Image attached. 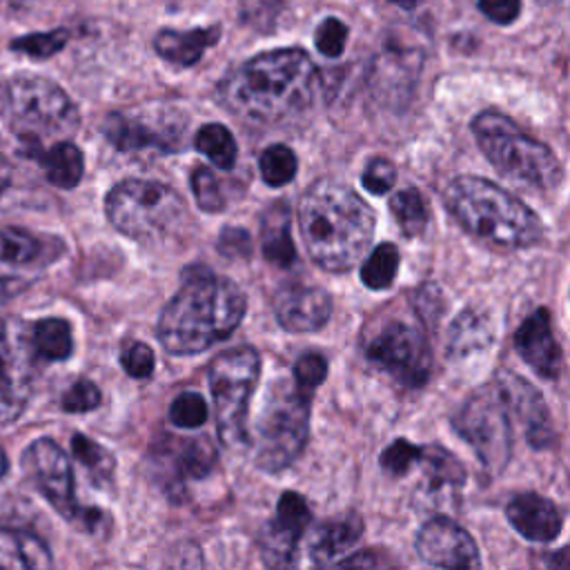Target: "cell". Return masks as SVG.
Here are the masks:
<instances>
[{
    "label": "cell",
    "instance_id": "cell-8",
    "mask_svg": "<svg viewBox=\"0 0 570 570\" xmlns=\"http://www.w3.org/2000/svg\"><path fill=\"white\" fill-rule=\"evenodd\" d=\"M105 212L122 236L138 243H160L187 220V203L176 189L140 178L116 183L105 198Z\"/></svg>",
    "mask_w": 570,
    "mask_h": 570
},
{
    "label": "cell",
    "instance_id": "cell-37",
    "mask_svg": "<svg viewBox=\"0 0 570 570\" xmlns=\"http://www.w3.org/2000/svg\"><path fill=\"white\" fill-rule=\"evenodd\" d=\"M207 421V403L198 392H183L169 405V423L194 430Z\"/></svg>",
    "mask_w": 570,
    "mask_h": 570
},
{
    "label": "cell",
    "instance_id": "cell-44",
    "mask_svg": "<svg viewBox=\"0 0 570 570\" xmlns=\"http://www.w3.org/2000/svg\"><path fill=\"white\" fill-rule=\"evenodd\" d=\"M125 372L134 379H147L151 376L154 367H156V358H154V352L147 343H131L125 352H122V358H120Z\"/></svg>",
    "mask_w": 570,
    "mask_h": 570
},
{
    "label": "cell",
    "instance_id": "cell-18",
    "mask_svg": "<svg viewBox=\"0 0 570 570\" xmlns=\"http://www.w3.org/2000/svg\"><path fill=\"white\" fill-rule=\"evenodd\" d=\"M274 314L283 330L307 334L321 330L332 316V298L323 287L283 285L274 294Z\"/></svg>",
    "mask_w": 570,
    "mask_h": 570
},
{
    "label": "cell",
    "instance_id": "cell-42",
    "mask_svg": "<svg viewBox=\"0 0 570 570\" xmlns=\"http://www.w3.org/2000/svg\"><path fill=\"white\" fill-rule=\"evenodd\" d=\"M100 401H102V396H100L98 385L87 379H80L62 394L60 403H62L65 412H89V410H96L100 405Z\"/></svg>",
    "mask_w": 570,
    "mask_h": 570
},
{
    "label": "cell",
    "instance_id": "cell-10",
    "mask_svg": "<svg viewBox=\"0 0 570 570\" xmlns=\"http://www.w3.org/2000/svg\"><path fill=\"white\" fill-rule=\"evenodd\" d=\"M452 425L472 448L488 474H499L512 459V412L494 379L474 390L456 410Z\"/></svg>",
    "mask_w": 570,
    "mask_h": 570
},
{
    "label": "cell",
    "instance_id": "cell-40",
    "mask_svg": "<svg viewBox=\"0 0 570 570\" xmlns=\"http://www.w3.org/2000/svg\"><path fill=\"white\" fill-rule=\"evenodd\" d=\"M327 376V361L323 354L318 352H307L303 354L296 363H294V372H292V381L294 385L305 392V394H314V390L325 381Z\"/></svg>",
    "mask_w": 570,
    "mask_h": 570
},
{
    "label": "cell",
    "instance_id": "cell-24",
    "mask_svg": "<svg viewBox=\"0 0 570 570\" xmlns=\"http://www.w3.org/2000/svg\"><path fill=\"white\" fill-rule=\"evenodd\" d=\"M363 534V521L358 514L330 519L318 525L316 537L309 543V557L316 566L336 563Z\"/></svg>",
    "mask_w": 570,
    "mask_h": 570
},
{
    "label": "cell",
    "instance_id": "cell-31",
    "mask_svg": "<svg viewBox=\"0 0 570 570\" xmlns=\"http://www.w3.org/2000/svg\"><path fill=\"white\" fill-rule=\"evenodd\" d=\"M196 151L212 160L218 169H232L236 163V140L232 131L220 122H207L196 131L194 138Z\"/></svg>",
    "mask_w": 570,
    "mask_h": 570
},
{
    "label": "cell",
    "instance_id": "cell-39",
    "mask_svg": "<svg viewBox=\"0 0 570 570\" xmlns=\"http://www.w3.org/2000/svg\"><path fill=\"white\" fill-rule=\"evenodd\" d=\"M67 38H69V31H65V29H56V31H47V33H31V36L16 38L11 42V49L27 53L31 58H49L67 45Z\"/></svg>",
    "mask_w": 570,
    "mask_h": 570
},
{
    "label": "cell",
    "instance_id": "cell-43",
    "mask_svg": "<svg viewBox=\"0 0 570 570\" xmlns=\"http://www.w3.org/2000/svg\"><path fill=\"white\" fill-rule=\"evenodd\" d=\"M394 178H396V169H394L392 160L376 156L363 169L361 183L370 194H387L394 185Z\"/></svg>",
    "mask_w": 570,
    "mask_h": 570
},
{
    "label": "cell",
    "instance_id": "cell-48",
    "mask_svg": "<svg viewBox=\"0 0 570 570\" xmlns=\"http://www.w3.org/2000/svg\"><path fill=\"white\" fill-rule=\"evenodd\" d=\"M7 470H9V461H7V454H4V450L0 445V479L7 474Z\"/></svg>",
    "mask_w": 570,
    "mask_h": 570
},
{
    "label": "cell",
    "instance_id": "cell-5",
    "mask_svg": "<svg viewBox=\"0 0 570 570\" xmlns=\"http://www.w3.org/2000/svg\"><path fill=\"white\" fill-rule=\"evenodd\" d=\"M0 105L7 127L27 145L29 156L42 149V140L71 136L80 125L73 100L42 76L18 73L4 80Z\"/></svg>",
    "mask_w": 570,
    "mask_h": 570
},
{
    "label": "cell",
    "instance_id": "cell-7",
    "mask_svg": "<svg viewBox=\"0 0 570 570\" xmlns=\"http://www.w3.org/2000/svg\"><path fill=\"white\" fill-rule=\"evenodd\" d=\"M309 401L294 381L276 379L254 421L247 441L254 463L265 472L289 468L305 450L309 434Z\"/></svg>",
    "mask_w": 570,
    "mask_h": 570
},
{
    "label": "cell",
    "instance_id": "cell-19",
    "mask_svg": "<svg viewBox=\"0 0 570 570\" xmlns=\"http://www.w3.org/2000/svg\"><path fill=\"white\" fill-rule=\"evenodd\" d=\"M514 350L543 379L561 374L563 354L552 332V318L546 307H537L514 332Z\"/></svg>",
    "mask_w": 570,
    "mask_h": 570
},
{
    "label": "cell",
    "instance_id": "cell-32",
    "mask_svg": "<svg viewBox=\"0 0 570 570\" xmlns=\"http://www.w3.org/2000/svg\"><path fill=\"white\" fill-rule=\"evenodd\" d=\"M399 249L392 243L376 245L361 265V281L370 289H387L399 272Z\"/></svg>",
    "mask_w": 570,
    "mask_h": 570
},
{
    "label": "cell",
    "instance_id": "cell-27",
    "mask_svg": "<svg viewBox=\"0 0 570 570\" xmlns=\"http://www.w3.org/2000/svg\"><path fill=\"white\" fill-rule=\"evenodd\" d=\"M51 554L33 532L0 528V568H49Z\"/></svg>",
    "mask_w": 570,
    "mask_h": 570
},
{
    "label": "cell",
    "instance_id": "cell-49",
    "mask_svg": "<svg viewBox=\"0 0 570 570\" xmlns=\"http://www.w3.org/2000/svg\"><path fill=\"white\" fill-rule=\"evenodd\" d=\"M387 2H392V4H396L401 9H414L419 0H387Z\"/></svg>",
    "mask_w": 570,
    "mask_h": 570
},
{
    "label": "cell",
    "instance_id": "cell-25",
    "mask_svg": "<svg viewBox=\"0 0 570 570\" xmlns=\"http://www.w3.org/2000/svg\"><path fill=\"white\" fill-rule=\"evenodd\" d=\"M492 341H494V325L490 316L479 307H468L450 325L448 356L452 361L465 358L472 352L490 347Z\"/></svg>",
    "mask_w": 570,
    "mask_h": 570
},
{
    "label": "cell",
    "instance_id": "cell-3",
    "mask_svg": "<svg viewBox=\"0 0 570 570\" xmlns=\"http://www.w3.org/2000/svg\"><path fill=\"white\" fill-rule=\"evenodd\" d=\"M298 225L309 258L327 272H347L374 236L372 207L345 183L314 180L298 200Z\"/></svg>",
    "mask_w": 570,
    "mask_h": 570
},
{
    "label": "cell",
    "instance_id": "cell-41",
    "mask_svg": "<svg viewBox=\"0 0 570 570\" xmlns=\"http://www.w3.org/2000/svg\"><path fill=\"white\" fill-rule=\"evenodd\" d=\"M316 49L327 58H338L347 42V27L338 18H325L314 33Z\"/></svg>",
    "mask_w": 570,
    "mask_h": 570
},
{
    "label": "cell",
    "instance_id": "cell-22",
    "mask_svg": "<svg viewBox=\"0 0 570 570\" xmlns=\"http://www.w3.org/2000/svg\"><path fill=\"white\" fill-rule=\"evenodd\" d=\"M105 138L118 149V151H145V149H158V151H171L176 149V138L169 134V129L156 131L147 120L131 118L122 114H111L102 125Z\"/></svg>",
    "mask_w": 570,
    "mask_h": 570
},
{
    "label": "cell",
    "instance_id": "cell-36",
    "mask_svg": "<svg viewBox=\"0 0 570 570\" xmlns=\"http://www.w3.org/2000/svg\"><path fill=\"white\" fill-rule=\"evenodd\" d=\"M196 205L207 212V214H216L225 209V196L220 189L218 178L214 176V171L205 165H198L191 169V178H189Z\"/></svg>",
    "mask_w": 570,
    "mask_h": 570
},
{
    "label": "cell",
    "instance_id": "cell-12",
    "mask_svg": "<svg viewBox=\"0 0 570 570\" xmlns=\"http://www.w3.org/2000/svg\"><path fill=\"white\" fill-rule=\"evenodd\" d=\"M365 356L405 387H421L430 379L432 354L425 332L401 318L387 321L365 345Z\"/></svg>",
    "mask_w": 570,
    "mask_h": 570
},
{
    "label": "cell",
    "instance_id": "cell-28",
    "mask_svg": "<svg viewBox=\"0 0 570 570\" xmlns=\"http://www.w3.org/2000/svg\"><path fill=\"white\" fill-rule=\"evenodd\" d=\"M36 156L47 174V180L60 189H73L85 174L82 151L69 140H60L49 149H40Z\"/></svg>",
    "mask_w": 570,
    "mask_h": 570
},
{
    "label": "cell",
    "instance_id": "cell-34",
    "mask_svg": "<svg viewBox=\"0 0 570 570\" xmlns=\"http://www.w3.org/2000/svg\"><path fill=\"white\" fill-rule=\"evenodd\" d=\"M71 452L73 456L85 465V470L91 474L96 483H109L114 476V456L94 439L85 434H73L71 436Z\"/></svg>",
    "mask_w": 570,
    "mask_h": 570
},
{
    "label": "cell",
    "instance_id": "cell-15",
    "mask_svg": "<svg viewBox=\"0 0 570 570\" xmlns=\"http://www.w3.org/2000/svg\"><path fill=\"white\" fill-rule=\"evenodd\" d=\"M414 546L419 557L436 568L465 570L481 566L479 548L472 534L448 517L428 519L419 528Z\"/></svg>",
    "mask_w": 570,
    "mask_h": 570
},
{
    "label": "cell",
    "instance_id": "cell-14",
    "mask_svg": "<svg viewBox=\"0 0 570 570\" xmlns=\"http://www.w3.org/2000/svg\"><path fill=\"white\" fill-rule=\"evenodd\" d=\"M51 261V247L29 229H0V296H16L29 287Z\"/></svg>",
    "mask_w": 570,
    "mask_h": 570
},
{
    "label": "cell",
    "instance_id": "cell-4",
    "mask_svg": "<svg viewBox=\"0 0 570 570\" xmlns=\"http://www.w3.org/2000/svg\"><path fill=\"white\" fill-rule=\"evenodd\" d=\"M441 200L452 218L488 247L521 249L543 238L537 212L488 178L456 176L443 187Z\"/></svg>",
    "mask_w": 570,
    "mask_h": 570
},
{
    "label": "cell",
    "instance_id": "cell-21",
    "mask_svg": "<svg viewBox=\"0 0 570 570\" xmlns=\"http://www.w3.org/2000/svg\"><path fill=\"white\" fill-rule=\"evenodd\" d=\"M165 443L156 448L158 461L169 463L171 476L183 483L185 479H203L214 470L216 450L207 436H191V439H174L163 436Z\"/></svg>",
    "mask_w": 570,
    "mask_h": 570
},
{
    "label": "cell",
    "instance_id": "cell-17",
    "mask_svg": "<svg viewBox=\"0 0 570 570\" xmlns=\"http://www.w3.org/2000/svg\"><path fill=\"white\" fill-rule=\"evenodd\" d=\"M494 383L499 385L512 416L521 421L525 441L537 450L548 448L554 439V423L541 392L510 370H497Z\"/></svg>",
    "mask_w": 570,
    "mask_h": 570
},
{
    "label": "cell",
    "instance_id": "cell-9",
    "mask_svg": "<svg viewBox=\"0 0 570 570\" xmlns=\"http://www.w3.org/2000/svg\"><path fill=\"white\" fill-rule=\"evenodd\" d=\"M216 432L223 445L236 448L247 441V407L261 379V356L252 345L220 352L209 365Z\"/></svg>",
    "mask_w": 570,
    "mask_h": 570
},
{
    "label": "cell",
    "instance_id": "cell-13",
    "mask_svg": "<svg viewBox=\"0 0 570 570\" xmlns=\"http://www.w3.org/2000/svg\"><path fill=\"white\" fill-rule=\"evenodd\" d=\"M33 350L18 323L0 318V425L16 421L33 392Z\"/></svg>",
    "mask_w": 570,
    "mask_h": 570
},
{
    "label": "cell",
    "instance_id": "cell-2",
    "mask_svg": "<svg viewBox=\"0 0 570 570\" xmlns=\"http://www.w3.org/2000/svg\"><path fill=\"white\" fill-rule=\"evenodd\" d=\"M245 309L247 298L232 278L205 265H189L158 316L156 334L171 354H198L225 341L240 325Z\"/></svg>",
    "mask_w": 570,
    "mask_h": 570
},
{
    "label": "cell",
    "instance_id": "cell-46",
    "mask_svg": "<svg viewBox=\"0 0 570 570\" xmlns=\"http://www.w3.org/2000/svg\"><path fill=\"white\" fill-rule=\"evenodd\" d=\"M479 9L497 24H510L517 20L521 0H479Z\"/></svg>",
    "mask_w": 570,
    "mask_h": 570
},
{
    "label": "cell",
    "instance_id": "cell-45",
    "mask_svg": "<svg viewBox=\"0 0 570 570\" xmlns=\"http://www.w3.org/2000/svg\"><path fill=\"white\" fill-rule=\"evenodd\" d=\"M218 252L232 261H245L252 256V238L243 227H223L218 236Z\"/></svg>",
    "mask_w": 570,
    "mask_h": 570
},
{
    "label": "cell",
    "instance_id": "cell-29",
    "mask_svg": "<svg viewBox=\"0 0 570 570\" xmlns=\"http://www.w3.org/2000/svg\"><path fill=\"white\" fill-rule=\"evenodd\" d=\"M29 343L36 358L65 361L73 352L71 327L65 318H40L29 330Z\"/></svg>",
    "mask_w": 570,
    "mask_h": 570
},
{
    "label": "cell",
    "instance_id": "cell-38",
    "mask_svg": "<svg viewBox=\"0 0 570 570\" xmlns=\"http://www.w3.org/2000/svg\"><path fill=\"white\" fill-rule=\"evenodd\" d=\"M421 456V445L407 441V439H396L392 441L379 456L381 468L392 474V476H403L410 472L412 465L419 463Z\"/></svg>",
    "mask_w": 570,
    "mask_h": 570
},
{
    "label": "cell",
    "instance_id": "cell-6",
    "mask_svg": "<svg viewBox=\"0 0 570 570\" xmlns=\"http://www.w3.org/2000/svg\"><path fill=\"white\" fill-rule=\"evenodd\" d=\"M472 134L501 176L532 189H552L561 183L563 167L557 154L546 142L528 136L505 114L494 109L476 114Z\"/></svg>",
    "mask_w": 570,
    "mask_h": 570
},
{
    "label": "cell",
    "instance_id": "cell-47",
    "mask_svg": "<svg viewBox=\"0 0 570 570\" xmlns=\"http://www.w3.org/2000/svg\"><path fill=\"white\" fill-rule=\"evenodd\" d=\"M9 180H11V167H9L7 158H4V154L0 151V194L7 189Z\"/></svg>",
    "mask_w": 570,
    "mask_h": 570
},
{
    "label": "cell",
    "instance_id": "cell-33",
    "mask_svg": "<svg viewBox=\"0 0 570 570\" xmlns=\"http://www.w3.org/2000/svg\"><path fill=\"white\" fill-rule=\"evenodd\" d=\"M390 212L394 214L405 236H419L428 225V207L423 203V196L414 187L399 189L390 198Z\"/></svg>",
    "mask_w": 570,
    "mask_h": 570
},
{
    "label": "cell",
    "instance_id": "cell-11",
    "mask_svg": "<svg viewBox=\"0 0 570 570\" xmlns=\"http://www.w3.org/2000/svg\"><path fill=\"white\" fill-rule=\"evenodd\" d=\"M22 465L36 488L67 521H78L82 528L96 530V525L105 519L100 510L76 503L71 463L53 439H36L24 450Z\"/></svg>",
    "mask_w": 570,
    "mask_h": 570
},
{
    "label": "cell",
    "instance_id": "cell-35",
    "mask_svg": "<svg viewBox=\"0 0 570 570\" xmlns=\"http://www.w3.org/2000/svg\"><path fill=\"white\" fill-rule=\"evenodd\" d=\"M258 169L269 187H283L294 180L298 171V160L287 145H269L261 151Z\"/></svg>",
    "mask_w": 570,
    "mask_h": 570
},
{
    "label": "cell",
    "instance_id": "cell-23",
    "mask_svg": "<svg viewBox=\"0 0 570 570\" xmlns=\"http://www.w3.org/2000/svg\"><path fill=\"white\" fill-rule=\"evenodd\" d=\"M220 38L218 27H203V29H189V31H176V29H160L154 38L156 53L180 67L196 65L203 53L214 47Z\"/></svg>",
    "mask_w": 570,
    "mask_h": 570
},
{
    "label": "cell",
    "instance_id": "cell-1",
    "mask_svg": "<svg viewBox=\"0 0 570 570\" xmlns=\"http://www.w3.org/2000/svg\"><path fill=\"white\" fill-rule=\"evenodd\" d=\"M321 73L298 47L263 51L229 71L218 85L227 111L256 125L301 118L316 100Z\"/></svg>",
    "mask_w": 570,
    "mask_h": 570
},
{
    "label": "cell",
    "instance_id": "cell-26",
    "mask_svg": "<svg viewBox=\"0 0 570 570\" xmlns=\"http://www.w3.org/2000/svg\"><path fill=\"white\" fill-rule=\"evenodd\" d=\"M261 249L263 256L276 267H289L296 261V247L289 232V207L276 200L265 209L261 220Z\"/></svg>",
    "mask_w": 570,
    "mask_h": 570
},
{
    "label": "cell",
    "instance_id": "cell-16",
    "mask_svg": "<svg viewBox=\"0 0 570 570\" xmlns=\"http://www.w3.org/2000/svg\"><path fill=\"white\" fill-rule=\"evenodd\" d=\"M309 519L312 512L307 501L298 492H283L276 505V517L265 525L261 534L263 561L272 568L294 566L298 541Z\"/></svg>",
    "mask_w": 570,
    "mask_h": 570
},
{
    "label": "cell",
    "instance_id": "cell-50",
    "mask_svg": "<svg viewBox=\"0 0 570 570\" xmlns=\"http://www.w3.org/2000/svg\"><path fill=\"white\" fill-rule=\"evenodd\" d=\"M24 0H0V9L4 7H16V4H22Z\"/></svg>",
    "mask_w": 570,
    "mask_h": 570
},
{
    "label": "cell",
    "instance_id": "cell-30",
    "mask_svg": "<svg viewBox=\"0 0 570 570\" xmlns=\"http://www.w3.org/2000/svg\"><path fill=\"white\" fill-rule=\"evenodd\" d=\"M419 463L423 465L428 490H448L465 483V470L459 459L439 445L421 448Z\"/></svg>",
    "mask_w": 570,
    "mask_h": 570
},
{
    "label": "cell",
    "instance_id": "cell-51",
    "mask_svg": "<svg viewBox=\"0 0 570 570\" xmlns=\"http://www.w3.org/2000/svg\"><path fill=\"white\" fill-rule=\"evenodd\" d=\"M537 2H541V4H546V7H559V4H563V0H537Z\"/></svg>",
    "mask_w": 570,
    "mask_h": 570
},
{
    "label": "cell",
    "instance_id": "cell-20",
    "mask_svg": "<svg viewBox=\"0 0 570 570\" xmlns=\"http://www.w3.org/2000/svg\"><path fill=\"white\" fill-rule=\"evenodd\" d=\"M505 517L523 539L534 543L554 541L563 528L559 508L537 492H521L512 497L505 508Z\"/></svg>",
    "mask_w": 570,
    "mask_h": 570
}]
</instances>
